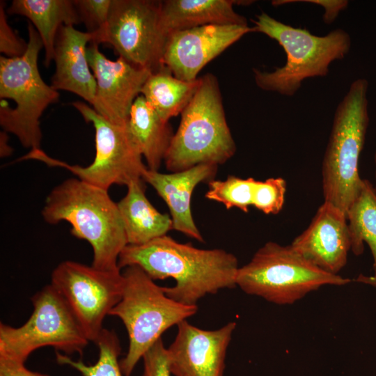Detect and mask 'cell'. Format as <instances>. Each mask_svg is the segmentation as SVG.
Returning <instances> with one entry per match:
<instances>
[{
  "label": "cell",
  "mask_w": 376,
  "mask_h": 376,
  "mask_svg": "<svg viewBox=\"0 0 376 376\" xmlns=\"http://www.w3.org/2000/svg\"><path fill=\"white\" fill-rule=\"evenodd\" d=\"M162 1L112 0L100 43L109 44L129 63L155 72L163 65L167 39L161 22Z\"/></svg>",
  "instance_id": "cell-12"
},
{
  "label": "cell",
  "mask_w": 376,
  "mask_h": 376,
  "mask_svg": "<svg viewBox=\"0 0 376 376\" xmlns=\"http://www.w3.org/2000/svg\"><path fill=\"white\" fill-rule=\"evenodd\" d=\"M95 343L98 347L99 354L94 364L88 365L82 360H74L57 351L56 361L58 364L74 368L82 376H124L118 360L121 347L115 331L104 328Z\"/></svg>",
  "instance_id": "cell-25"
},
{
  "label": "cell",
  "mask_w": 376,
  "mask_h": 376,
  "mask_svg": "<svg viewBox=\"0 0 376 376\" xmlns=\"http://www.w3.org/2000/svg\"><path fill=\"white\" fill-rule=\"evenodd\" d=\"M28 42L18 36L7 21L5 2L0 1V52L8 58L18 57L26 52Z\"/></svg>",
  "instance_id": "cell-29"
},
{
  "label": "cell",
  "mask_w": 376,
  "mask_h": 376,
  "mask_svg": "<svg viewBox=\"0 0 376 376\" xmlns=\"http://www.w3.org/2000/svg\"><path fill=\"white\" fill-rule=\"evenodd\" d=\"M28 34L24 54L0 57V125L3 130L15 135L22 146L33 150L40 149V118L60 95L40 74L38 55L44 47L30 22Z\"/></svg>",
  "instance_id": "cell-6"
},
{
  "label": "cell",
  "mask_w": 376,
  "mask_h": 376,
  "mask_svg": "<svg viewBox=\"0 0 376 376\" xmlns=\"http://www.w3.org/2000/svg\"><path fill=\"white\" fill-rule=\"evenodd\" d=\"M255 32L249 25H206L169 33L163 64L177 78L193 81L212 60L244 35Z\"/></svg>",
  "instance_id": "cell-14"
},
{
  "label": "cell",
  "mask_w": 376,
  "mask_h": 376,
  "mask_svg": "<svg viewBox=\"0 0 376 376\" xmlns=\"http://www.w3.org/2000/svg\"><path fill=\"white\" fill-rule=\"evenodd\" d=\"M251 21L255 32L276 40L286 54L285 65L272 72L253 69L256 84L265 91L293 96L304 80L327 76L330 64L343 59L351 49V37L342 29L318 36L306 29L284 24L263 12Z\"/></svg>",
  "instance_id": "cell-3"
},
{
  "label": "cell",
  "mask_w": 376,
  "mask_h": 376,
  "mask_svg": "<svg viewBox=\"0 0 376 376\" xmlns=\"http://www.w3.org/2000/svg\"><path fill=\"white\" fill-rule=\"evenodd\" d=\"M118 265L120 269L138 266L154 281L173 279L175 285L163 287L165 294L189 306H197L207 295L237 287L240 267L235 256L224 249L196 248L167 235L141 245L127 244Z\"/></svg>",
  "instance_id": "cell-1"
},
{
  "label": "cell",
  "mask_w": 376,
  "mask_h": 376,
  "mask_svg": "<svg viewBox=\"0 0 376 376\" xmlns=\"http://www.w3.org/2000/svg\"><path fill=\"white\" fill-rule=\"evenodd\" d=\"M250 1L166 0L161 3V22L168 35L172 32L206 25H248L236 13L234 5H249Z\"/></svg>",
  "instance_id": "cell-19"
},
{
  "label": "cell",
  "mask_w": 376,
  "mask_h": 376,
  "mask_svg": "<svg viewBox=\"0 0 376 376\" xmlns=\"http://www.w3.org/2000/svg\"><path fill=\"white\" fill-rule=\"evenodd\" d=\"M181 113L164 163L171 173L198 164H223L235 153L236 144L227 123L215 75L207 73Z\"/></svg>",
  "instance_id": "cell-5"
},
{
  "label": "cell",
  "mask_w": 376,
  "mask_h": 376,
  "mask_svg": "<svg viewBox=\"0 0 376 376\" xmlns=\"http://www.w3.org/2000/svg\"><path fill=\"white\" fill-rule=\"evenodd\" d=\"M374 159H375V184L373 188H374L375 194L376 195V151L375 152Z\"/></svg>",
  "instance_id": "cell-35"
},
{
  "label": "cell",
  "mask_w": 376,
  "mask_h": 376,
  "mask_svg": "<svg viewBox=\"0 0 376 376\" xmlns=\"http://www.w3.org/2000/svg\"><path fill=\"white\" fill-rule=\"evenodd\" d=\"M50 284L64 299L88 340L95 343L105 317L122 297L124 278L120 270L65 260L53 270Z\"/></svg>",
  "instance_id": "cell-11"
},
{
  "label": "cell",
  "mask_w": 376,
  "mask_h": 376,
  "mask_svg": "<svg viewBox=\"0 0 376 376\" xmlns=\"http://www.w3.org/2000/svg\"><path fill=\"white\" fill-rule=\"evenodd\" d=\"M0 376H49L29 370L25 363L0 356Z\"/></svg>",
  "instance_id": "cell-31"
},
{
  "label": "cell",
  "mask_w": 376,
  "mask_h": 376,
  "mask_svg": "<svg viewBox=\"0 0 376 376\" xmlns=\"http://www.w3.org/2000/svg\"><path fill=\"white\" fill-rule=\"evenodd\" d=\"M8 132L3 130L0 132V156L1 157H6L11 155L13 150L8 143Z\"/></svg>",
  "instance_id": "cell-33"
},
{
  "label": "cell",
  "mask_w": 376,
  "mask_h": 376,
  "mask_svg": "<svg viewBox=\"0 0 376 376\" xmlns=\"http://www.w3.org/2000/svg\"><path fill=\"white\" fill-rule=\"evenodd\" d=\"M218 166L201 164L171 173H162L148 168L142 179L165 201L171 214L173 230L199 242L204 239L195 224L191 209L194 190L198 185L214 180Z\"/></svg>",
  "instance_id": "cell-17"
},
{
  "label": "cell",
  "mask_w": 376,
  "mask_h": 376,
  "mask_svg": "<svg viewBox=\"0 0 376 376\" xmlns=\"http://www.w3.org/2000/svg\"><path fill=\"white\" fill-rule=\"evenodd\" d=\"M292 247L307 260L332 274L346 265L351 251L346 214L324 201L308 228L292 242Z\"/></svg>",
  "instance_id": "cell-16"
},
{
  "label": "cell",
  "mask_w": 376,
  "mask_h": 376,
  "mask_svg": "<svg viewBox=\"0 0 376 376\" xmlns=\"http://www.w3.org/2000/svg\"><path fill=\"white\" fill-rule=\"evenodd\" d=\"M72 105L86 122L94 127L95 155L92 163L86 166L69 164L49 157L41 148L30 150L20 159H35L50 166L65 169L78 179L107 191L113 185L127 186L142 178L148 167L143 162L127 124L117 125L109 122L85 102L77 101Z\"/></svg>",
  "instance_id": "cell-9"
},
{
  "label": "cell",
  "mask_w": 376,
  "mask_h": 376,
  "mask_svg": "<svg viewBox=\"0 0 376 376\" xmlns=\"http://www.w3.org/2000/svg\"><path fill=\"white\" fill-rule=\"evenodd\" d=\"M42 216L50 224L69 223L72 234L91 246L92 266L120 270L118 258L128 244L117 203L107 190L77 178L67 179L49 192Z\"/></svg>",
  "instance_id": "cell-2"
},
{
  "label": "cell",
  "mask_w": 376,
  "mask_h": 376,
  "mask_svg": "<svg viewBox=\"0 0 376 376\" xmlns=\"http://www.w3.org/2000/svg\"><path fill=\"white\" fill-rule=\"evenodd\" d=\"M124 287L120 301L109 315L121 320L127 330L129 346L120 361L124 376H131L145 353L174 325L194 315L197 306L185 305L169 297L142 269L124 268Z\"/></svg>",
  "instance_id": "cell-7"
},
{
  "label": "cell",
  "mask_w": 376,
  "mask_h": 376,
  "mask_svg": "<svg viewBox=\"0 0 376 376\" xmlns=\"http://www.w3.org/2000/svg\"><path fill=\"white\" fill-rule=\"evenodd\" d=\"M368 81L357 79L336 107L322 163L324 201L347 212L360 192L359 159L369 124Z\"/></svg>",
  "instance_id": "cell-4"
},
{
  "label": "cell",
  "mask_w": 376,
  "mask_h": 376,
  "mask_svg": "<svg viewBox=\"0 0 376 376\" xmlns=\"http://www.w3.org/2000/svg\"><path fill=\"white\" fill-rule=\"evenodd\" d=\"M236 322H230L215 330H205L179 323L177 335L167 348L171 374L174 376H224L225 360Z\"/></svg>",
  "instance_id": "cell-15"
},
{
  "label": "cell",
  "mask_w": 376,
  "mask_h": 376,
  "mask_svg": "<svg viewBox=\"0 0 376 376\" xmlns=\"http://www.w3.org/2000/svg\"><path fill=\"white\" fill-rule=\"evenodd\" d=\"M142 376H171L167 348L159 339L143 355Z\"/></svg>",
  "instance_id": "cell-30"
},
{
  "label": "cell",
  "mask_w": 376,
  "mask_h": 376,
  "mask_svg": "<svg viewBox=\"0 0 376 376\" xmlns=\"http://www.w3.org/2000/svg\"><path fill=\"white\" fill-rule=\"evenodd\" d=\"M256 180L228 175L224 180H212L205 197L223 204L228 210L236 207L244 212L252 206Z\"/></svg>",
  "instance_id": "cell-26"
},
{
  "label": "cell",
  "mask_w": 376,
  "mask_h": 376,
  "mask_svg": "<svg viewBox=\"0 0 376 376\" xmlns=\"http://www.w3.org/2000/svg\"><path fill=\"white\" fill-rule=\"evenodd\" d=\"M126 195L117 203L129 245H141L173 230L171 216L159 212L146 196L142 178L130 182Z\"/></svg>",
  "instance_id": "cell-20"
},
{
  "label": "cell",
  "mask_w": 376,
  "mask_h": 376,
  "mask_svg": "<svg viewBox=\"0 0 376 376\" xmlns=\"http://www.w3.org/2000/svg\"><path fill=\"white\" fill-rule=\"evenodd\" d=\"M95 39L93 33L72 25L60 27L55 41V72L51 86L56 91L75 93L91 106L96 93V80L87 58V47Z\"/></svg>",
  "instance_id": "cell-18"
},
{
  "label": "cell",
  "mask_w": 376,
  "mask_h": 376,
  "mask_svg": "<svg viewBox=\"0 0 376 376\" xmlns=\"http://www.w3.org/2000/svg\"><path fill=\"white\" fill-rule=\"evenodd\" d=\"M31 301L33 313L23 325L1 322L0 356L25 363L33 352L46 346L81 356L90 341L60 293L49 284Z\"/></svg>",
  "instance_id": "cell-10"
},
{
  "label": "cell",
  "mask_w": 376,
  "mask_h": 376,
  "mask_svg": "<svg viewBox=\"0 0 376 376\" xmlns=\"http://www.w3.org/2000/svg\"><path fill=\"white\" fill-rule=\"evenodd\" d=\"M201 82L200 77L185 81L175 77L165 65L152 72L141 94L164 120L181 114L191 101Z\"/></svg>",
  "instance_id": "cell-23"
},
{
  "label": "cell",
  "mask_w": 376,
  "mask_h": 376,
  "mask_svg": "<svg viewBox=\"0 0 376 376\" xmlns=\"http://www.w3.org/2000/svg\"><path fill=\"white\" fill-rule=\"evenodd\" d=\"M354 281L358 283L366 284L371 285L374 288H376V274L372 276H366L362 274H360Z\"/></svg>",
  "instance_id": "cell-34"
},
{
  "label": "cell",
  "mask_w": 376,
  "mask_h": 376,
  "mask_svg": "<svg viewBox=\"0 0 376 376\" xmlns=\"http://www.w3.org/2000/svg\"><path fill=\"white\" fill-rule=\"evenodd\" d=\"M6 13L29 19L42 40L47 67L54 61L55 41L60 27L81 23L71 0H13Z\"/></svg>",
  "instance_id": "cell-22"
},
{
  "label": "cell",
  "mask_w": 376,
  "mask_h": 376,
  "mask_svg": "<svg viewBox=\"0 0 376 376\" xmlns=\"http://www.w3.org/2000/svg\"><path fill=\"white\" fill-rule=\"evenodd\" d=\"M297 1L310 2L323 7L324 8V14L322 19L327 24L334 22L339 13L344 10L348 6V1L346 0H297Z\"/></svg>",
  "instance_id": "cell-32"
},
{
  "label": "cell",
  "mask_w": 376,
  "mask_h": 376,
  "mask_svg": "<svg viewBox=\"0 0 376 376\" xmlns=\"http://www.w3.org/2000/svg\"><path fill=\"white\" fill-rule=\"evenodd\" d=\"M236 286L244 292L278 305H290L327 285H345L348 278L318 267L292 246L268 242L240 267Z\"/></svg>",
  "instance_id": "cell-8"
},
{
  "label": "cell",
  "mask_w": 376,
  "mask_h": 376,
  "mask_svg": "<svg viewBox=\"0 0 376 376\" xmlns=\"http://www.w3.org/2000/svg\"><path fill=\"white\" fill-rule=\"evenodd\" d=\"M127 127L148 169L158 171L174 134L169 121L163 120L140 95L132 106Z\"/></svg>",
  "instance_id": "cell-21"
},
{
  "label": "cell",
  "mask_w": 376,
  "mask_h": 376,
  "mask_svg": "<svg viewBox=\"0 0 376 376\" xmlns=\"http://www.w3.org/2000/svg\"><path fill=\"white\" fill-rule=\"evenodd\" d=\"M351 251L363 253L364 242L370 249L374 274H376V195L368 180L363 179L359 194L347 212Z\"/></svg>",
  "instance_id": "cell-24"
},
{
  "label": "cell",
  "mask_w": 376,
  "mask_h": 376,
  "mask_svg": "<svg viewBox=\"0 0 376 376\" xmlns=\"http://www.w3.org/2000/svg\"><path fill=\"white\" fill-rule=\"evenodd\" d=\"M87 58L96 80L91 107L109 122L126 125L132 106L152 72L120 56L116 61L109 59L95 42L87 47Z\"/></svg>",
  "instance_id": "cell-13"
},
{
  "label": "cell",
  "mask_w": 376,
  "mask_h": 376,
  "mask_svg": "<svg viewBox=\"0 0 376 376\" xmlns=\"http://www.w3.org/2000/svg\"><path fill=\"white\" fill-rule=\"evenodd\" d=\"M286 181L281 177L256 180L252 206L266 214H277L285 202Z\"/></svg>",
  "instance_id": "cell-27"
},
{
  "label": "cell",
  "mask_w": 376,
  "mask_h": 376,
  "mask_svg": "<svg viewBox=\"0 0 376 376\" xmlns=\"http://www.w3.org/2000/svg\"><path fill=\"white\" fill-rule=\"evenodd\" d=\"M112 0H74L73 3L81 22L85 24L87 32L94 34L93 42L100 44L106 28Z\"/></svg>",
  "instance_id": "cell-28"
}]
</instances>
